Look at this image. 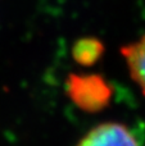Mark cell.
<instances>
[{
  "mask_svg": "<svg viewBox=\"0 0 145 146\" xmlns=\"http://www.w3.org/2000/svg\"><path fill=\"white\" fill-rule=\"evenodd\" d=\"M76 146H140V142L127 124L104 122L86 132Z\"/></svg>",
  "mask_w": 145,
  "mask_h": 146,
  "instance_id": "cell-2",
  "label": "cell"
},
{
  "mask_svg": "<svg viewBox=\"0 0 145 146\" xmlns=\"http://www.w3.org/2000/svg\"><path fill=\"white\" fill-rule=\"evenodd\" d=\"M68 98L76 106L87 113L107 108L113 95L110 85L100 74L72 73L66 81Z\"/></svg>",
  "mask_w": 145,
  "mask_h": 146,
  "instance_id": "cell-1",
  "label": "cell"
},
{
  "mask_svg": "<svg viewBox=\"0 0 145 146\" xmlns=\"http://www.w3.org/2000/svg\"><path fill=\"white\" fill-rule=\"evenodd\" d=\"M121 54L126 62L132 81L145 95V35L121 48Z\"/></svg>",
  "mask_w": 145,
  "mask_h": 146,
  "instance_id": "cell-3",
  "label": "cell"
},
{
  "mask_svg": "<svg viewBox=\"0 0 145 146\" xmlns=\"http://www.w3.org/2000/svg\"><path fill=\"white\" fill-rule=\"evenodd\" d=\"M104 53V45L95 37L78 38L72 46L73 59L84 67H91L100 59Z\"/></svg>",
  "mask_w": 145,
  "mask_h": 146,
  "instance_id": "cell-4",
  "label": "cell"
}]
</instances>
